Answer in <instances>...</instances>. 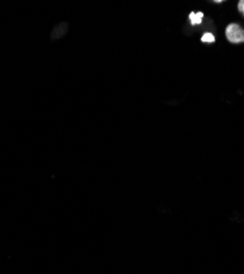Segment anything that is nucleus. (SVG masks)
Instances as JSON below:
<instances>
[{
    "instance_id": "1",
    "label": "nucleus",
    "mask_w": 244,
    "mask_h": 274,
    "mask_svg": "<svg viewBox=\"0 0 244 274\" xmlns=\"http://www.w3.org/2000/svg\"><path fill=\"white\" fill-rule=\"evenodd\" d=\"M226 36L229 42L233 43V44L244 43V29L241 28L239 24L231 23L226 29Z\"/></svg>"
},
{
    "instance_id": "2",
    "label": "nucleus",
    "mask_w": 244,
    "mask_h": 274,
    "mask_svg": "<svg viewBox=\"0 0 244 274\" xmlns=\"http://www.w3.org/2000/svg\"><path fill=\"white\" fill-rule=\"evenodd\" d=\"M203 18H204L203 12H191L189 15V19L192 26H197V24L202 23Z\"/></svg>"
},
{
    "instance_id": "3",
    "label": "nucleus",
    "mask_w": 244,
    "mask_h": 274,
    "mask_svg": "<svg viewBox=\"0 0 244 274\" xmlns=\"http://www.w3.org/2000/svg\"><path fill=\"white\" fill-rule=\"evenodd\" d=\"M215 41H216L215 35L211 34V33H205L202 36V42H205V43H214Z\"/></svg>"
},
{
    "instance_id": "4",
    "label": "nucleus",
    "mask_w": 244,
    "mask_h": 274,
    "mask_svg": "<svg viewBox=\"0 0 244 274\" xmlns=\"http://www.w3.org/2000/svg\"><path fill=\"white\" fill-rule=\"evenodd\" d=\"M237 9H239V11L241 12V14L244 17V0H241V2H239V5H237Z\"/></svg>"
},
{
    "instance_id": "5",
    "label": "nucleus",
    "mask_w": 244,
    "mask_h": 274,
    "mask_svg": "<svg viewBox=\"0 0 244 274\" xmlns=\"http://www.w3.org/2000/svg\"><path fill=\"white\" fill-rule=\"evenodd\" d=\"M216 4H221L222 2H221V0H217V2H215Z\"/></svg>"
}]
</instances>
